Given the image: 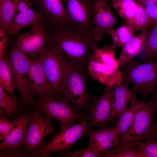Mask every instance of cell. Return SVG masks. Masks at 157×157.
I'll list each match as a JSON object with an SVG mask.
<instances>
[{
    "mask_svg": "<svg viewBox=\"0 0 157 157\" xmlns=\"http://www.w3.org/2000/svg\"><path fill=\"white\" fill-rule=\"evenodd\" d=\"M51 40L69 60L87 68L93 51L99 47L89 34L69 28L50 29Z\"/></svg>",
    "mask_w": 157,
    "mask_h": 157,
    "instance_id": "6da1fadb",
    "label": "cell"
},
{
    "mask_svg": "<svg viewBox=\"0 0 157 157\" xmlns=\"http://www.w3.org/2000/svg\"><path fill=\"white\" fill-rule=\"evenodd\" d=\"M66 58L64 62L60 100L71 102L88 116L91 95L87 89V70Z\"/></svg>",
    "mask_w": 157,
    "mask_h": 157,
    "instance_id": "7a4b0ae2",
    "label": "cell"
},
{
    "mask_svg": "<svg viewBox=\"0 0 157 157\" xmlns=\"http://www.w3.org/2000/svg\"><path fill=\"white\" fill-rule=\"evenodd\" d=\"M124 80L131 84L132 89L146 99L157 86V60L148 62L133 59L121 67Z\"/></svg>",
    "mask_w": 157,
    "mask_h": 157,
    "instance_id": "3957f363",
    "label": "cell"
},
{
    "mask_svg": "<svg viewBox=\"0 0 157 157\" xmlns=\"http://www.w3.org/2000/svg\"><path fill=\"white\" fill-rule=\"evenodd\" d=\"M9 56L14 85L18 92L19 100L27 110L39 108L38 101L32 93L29 86V56L13 47Z\"/></svg>",
    "mask_w": 157,
    "mask_h": 157,
    "instance_id": "277c9868",
    "label": "cell"
},
{
    "mask_svg": "<svg viewBox=\"0 0 157 157\" xmlns=\"http://www.w3.org/2000/svg\"><path fill=\"white\" fill-rule=\"evenodd\" d=\"M39 102V113L45 114L61 124V129L67 128L75 123L81 122L88 116L80 109L69 102L57 100L53 98L37 99Z\"/></svg>",
    "mask_w": 157,
    "mask_h": 157,
    "instance_id": "5b68a950",
    "label": "cell"
},
{
    "mask_svg": "<svg viewBox=\"0 0 157 157\" xmlns=\"http://www.w3.org/2000/svg\"><path fill=\"white\" fill-rule=\"evenodd\" d=\"M91 119L89 115L80 123L61 129L55 133L43 147L31 153L35 157H48L53 152L69 150L78 140L87 136L89 123Z\"/></svg>",
    "mask_w": 157,
    "mask_h": 157,
    "instance_id": "8992f818",
    "label": "cell"
},
{
    "mask_svg": "<svg viewBox=\"0 0 157 157\" xmlns=\"http://www.w3.org/2000/svg\"><path fill=\"white\" fill-rule=\"evenodd\" d=\"M52 88L54 98L59 101L63 66L67 58L51 40L38 55Z\"/></svg>",
    "mask_w": 157,
    "mask_h": 157,
    "instance_id": "52a82bcc",
    "label": "cell"
},
{
    "mask_svg": "<svg viewBox=\"0 0 157 157\" xmlns=\"http://www.w3.org/2000/svg\"><path fill=\"white\" fill-rule=\"evenodd\" d=\"M68 21L76 32L89 34L94 28L92 22L94 0H64Z\"/></svg>",
    "mask_w": 157,
    "mask_h": 157,
    "instance_id": "ba28073f",
    "label": "cell"
},
{
    "mask_svg": "<svg viewBox=\"0 0 157 157\" xmlns=\"http://www.w3.org/2000/svg\"><path fill=\"white\" fill-rule=\"evenodd\" d=\"M37 109L31 108L14 120V124L6 138L0 144L3 154H11L23 150L28 129Z\"/></svg>",
    "mask_w": 157,
    "mask_h": 157,
    "instance_id": "9c48e42d",
    "label": "cell"
},
{
    "mask_svg": "<svg viewBox=\"0 0 157 157\" xmlns=\"http://www.w3.org/2000/svg\"><path fill=\"white\" fill-rule=\"evenodd\" d=\"M51 41L50 28L43 23L35 25L30 31L19 35L13 47L29 56H35Z\"/></svg>",
    "mask_w": 157,
    "mask_h": 157,
    "instance_id": "30bf717a",
    "label": "cell"
},
{
    "mask_svg": "<svg viewBox=\"0 0 157 157\" xmlns=\"http://www.w3.org/2000/svg\"><path fill=\"white\" fill-rule=\"evenodd\" d=\"M157 112V99L151 96L135 116L129 130L122 139L140 142L146 140Z\"/></svg>",
    "mask_w": 157,
    "mask_h": 157,
    "instance_id": "8fae6325",
    "label": "cell"
},
{
    "mask_svg": "<svg viewBox=\"0 0 157 157\" xmlns=\"http://www.w3.org/2000/svg\"><path fill=\"white\" fill-rule=\"evenodd\" d=\"M31 0L32 5L51 29L67 27L74 29L67 16L64 0Z\"/></svg>",
    "mask_w": 157,
    "mask_h": 157,
    "instance_id": "7c38bea8",
    "label": "cell"
},
{
    "mask_svg": "<svg viewBox=\"0 0 157 157\" xmlns=\"http://www.w3.org/2000/svg\"><path fill=\"white\" fill-rule=\"evenodd\" d=\"M52 118L48 115L44 116L37 112L32 119L24 145V149L29 152L41 148L45 145V137L55 133Z\"/></svg>",
    "mask_w": 157,
    "mask_h": 157,
    "instance_id": "4fadbf2b",
    "label": "cell"
},
{
    "mask_svg": "<svg viewBox=\"0 0 157 157\" xmlns=\"http://www.w3.org/2000/svg\"><path fill=\"white\" fill-rule=\"evenodd\" d=\"M115 86L106 85L104 92L100 96L91 95L88 109V115L91 117L89 128L96 126L102 128L110 121Z\"/></svg>",
    "mask_w": 157,
    "mask_h": 157,
    "instance_id": "5bb4252c",
    "label": "cell"
},
{
    "mask_svg": "<svg viewBox=\"0 0 157 157\" xmlns=\"http://www.w3.org/2000/svg\"><path fill=\"white\" fill-rule=\"evenodd\" d=\"M29 56L28 82L32 93L36 99L54 98L52 87L38 55Z\"/></svg>",
    "mask_w": 157,
    "mask_h": 157,
    "instance_id": "9a60e30c",
    "label": "cell"
},
{
    "mask_svg": "<svg viewBox=\"0 0 157 157\" xmlns=\"http://www.w3.org/2000/svg\"><path fill=\"white\" fill-rule=\"evenodd\" d=\"M86 69L93 79L105 86H114L124 81L121 70L114 64L93 55Z\"/></svg>",
    "mask_w": 157,
    "mask_h": 157,
    "instance_id": "2e32d148",
    "label": "cell"
},
{
    "mask_svg": "<svg viewBox=\"0 0 157 157\" xmlns=\"http://www.w3.org/2000/svg\"><path fill=\"white\" fill-rule=\"evenodd\" d=\"M107 2L94 0L92 20L94 28L89 34L97 41L103 40L105 34L110 35V31L118 23Z\"/></svg>",
    "mask_w": 157,
    "mask_h": 157,
    "instance_id": "e0dca14e",
    "label": "cell"
},
{
    "mask_svg": "<svg viewBox=\"0 0 157 157\" xmlns=\"http://www.w3.org/2000/svg\"><path fill=\"white\" fill-rule=\"evenodd\" d=\"M17 4L16 12L7 31L9 37L16 35L26 27L45 23L40 15L31 8V3L22 1Z\"/></svg>",
    "mask_w": 157,
    "mask_h": 157,
    "instance_id": "ac0fdd59",
    "label": "cell"
},
{
    "mask_svg": "<svg viewBox=\"0 0 157 157\" xmlns=\"http://www.w3.org/2000/svg\"><path fill=\"white\" fill-rule=\"evenodd\" d=\"M129 85L124 80L115 85L110 121L118 120L121 114L129 106H133L139 101L137 93L130 88Z\"/></svg>",
    "mask_w": 157,
    "mask_h": 157,
    "instance_id": "d6986e66",
    "label": "cell"
},
{
    "mask_svg": "<svg viewBox=\"0 0 157 157\" xmlns=\"http://www.w3.org/2000/svg\"><path fill=\"white\" fill-rule=\"evenodd\" d=\"M87 136L89 139V145L99 153L119 146L121 143V139L116 134L114 126L108 127L105 126L96 130L89 128Z\"/></svg>",
    "mask_w": 157,
    "mask_h": 157,
    "instance_id": "ffe728a7",
    "label": "cell"
},
{
    "mask_svg": "<svg viewBox=\"0 0 157 157\" xmlns=\"http://www.w3.org/2000/svg\"><path fill=\"white\" fill-rule=\"evenodd\" d=\"M149 30L142 31L122 47L120 54L117 59L120 67L124 66L140 53L145 45Z\"/></svg>",
    "mask_w": 157,
    "mask_h": 157,
    "instance_id": "44dd1931",
    "label": "cell"
},
{
    "mask_svg": "<svg viewBox=\"0 0 157 157\" xmlns=\"http://www.w3.org/2000/svg\"><path fill=\"white\" fill-rule=\"evenodd\" d=\"M27 110L17 96L8 95L0 85V115L9 119L23 114Z\"/></svg>",
    "mask_w": 157,
    "mask_h": 157,
    "instance_id": "7402d4cb",
    "label": "cell"
},
{
    "mask_svg": "<svg viewBox=\"0 0 157 157\" xmlns=\"http://www.w3.org/2000/svg\"><path fill=\"white\" fill-rule=\"evenodd\" d=\"M146 102L145 99L142 98L137 104L127 108L121 114L117 124L114 126L115 131L119 138L130 129L135 116Z\"/></svg>",
    "mask_w": 157,
    "mask_h": 157,
    "instance_id": "603a6c76",
    "label": "cell"
},
{
    "mask_svg": "<svg viewBox=\"0 0 157 157\" xmlns=\"http://www.w3.org/2000/svg\"><path fill=\"white\" fill-rule=\"evenodd\" d=\"M0 85L12 97L16 96L15 94L13 73L9 54H5L0 58Z\"/></svg>",
    "mask_w": 157,
    "mask_h": 157,
    "instance_id": "cb8c5ba5",
    "label": "cell"
},
{
    "mask_svg": "<svg viewBox=\"0 0 157 157\" xmlns=\"http://www.w3.org/2000/svg\"><path fill=\"white\" fill-rule=\"evenodd\" d=\"M138 61L148 62L157 60V24L149 29L144 47Z\"/></svg>",
    "mask_w": 157,
    "mask_h": 157,
    "instance_id": "d4e9b609",
    "label": "cell"
},
{
    "mask_svg": "<svg viewBox=\"0 0 157 157\" xmlns=\"http://www.w3.org/2000/svg\"><path fill=\"white\" fill-rule=\"evenodd\" d=\"M120 145L137 150L143 157H157V139H147L144 142H137L121 139Z\"/></svg>",
    "mask_w": 157,
    "mask_h": 157,
    "instance_id": "484cf974",
    "label": "cell"
},
{
    "mask_svg": "<svg viewBox=\"0 0 157 157\" xmlns=\"http://www.w3.org/2000/svg\"><path fill=\"white\" fill-rule=\"evenodd\" d=\"M123 24L132 26L137 31L141 32L149 30L154 25L144 7L138 3L135 14Z\"/></svg>",
    "mask_w": 157,
    "mask_h": 157,
    "instance_id": "4316f807",
    "label": "cell"
},
{
    "mask_svg": "<svg viewBox=\"0 0 157 157\" xmlns=\"http://www.w3.org/2000/svg\"><path fill=\"white\" fill-rule=\"evenodd\" d=\"M137 31L134 27L127 25L115 29H112L110 33V36H111L113 40L112 46L116 49L123 47L135 36Z\"/></svg>",
    "mask_w": 157,
    "mask_h": 157,
    "instance_id": "83f0119b",
    "label": "cell"
},
{
    "mask_svg": "<svg viewBox=\"0 0 157 157\" xmlns=\"http://www.w3.org/2000/svg\"><path fill=\"white\" fill-rule=\"evenodd\" d=\"M17 9V4L12 0H0V27L7 31Z\"/></svg>",
    "mask_w": 157,
    "mask_h": 157,
    "instance_id": "f1b7e54d",
    "label": "cell"
},
{
    "mask_svg": "<svg viewBox=\"0 0 157 157\" xmlns=\"http://www.w3.org/2000/svg\"><path fill=\"white\" fill-rule=\"evenodd\" d=\"M110 6L117 11L119 16L126 20L136 12L138 3L135 0H112Z\"/></svg>",
    "mask_w": 157,
    "mask_h": 157,
    "instance_id": "f546056e",
    "label": "cell"
},
{
    "mask_svg": "<svg viewBox=\"0 0 157 157\" xmlns=\"http://www.w3.org/2000/svg\"><path fill=\"white\" fill-rule=\"evenodd\" d=\"M99 157H143V156L137 150L119 145L111 150L100 153Z\"/></svg>",
    "mask_w": 157,
    "mask_h": 157,
    "instance_id": "4dcf8cb0",
    "label": "cell"
},
{
    "mask_svg": "<svg viewBox=\"0 0 157 157\" xmlns=\"http://www.w3.org/2000/svg\"><path fill=\"white\" fill-rule=\"evenodd\" d=\"M51 154L61 157H99V153L91 146L83 149L78 151L69 150L53 152Z\"/></svg>",
    "mask_w": 157,
    "mask_h": 157,
    "instance_id": "1f68e13d",
    "label": "cell"
},
{
    "mask_svg": "<svg viewBox=\"0 0 157 157\" xmlns=\"http://www.w3.org/2000/svg\"><path fill=\"white\" fill-rule=\"evenodd\" d=\"M14 122H11L9 119L0 115V141L4 139L13 126Z\"/></svg>",
    "mask_w": 157,
    "mask_h": 157,
    "instance_id": "d6a6232c",
    "label": "cell"
},
{
    "mask_svg": "<svg viewBox=\"0 0 157 157\" xmlns=\"http://www.w3.org/2000/svg\"><path fill=\"white\" fill-rule=\"evenodd\" d=\"M7 30L0 27V58L4 54L8 42Z\"/></svg>",
    "mask_w": 157,
    "mask_h": 157,
    "instance_id": "836d02e7",
    "label": "cell"
},
{
    "mask_svg": "<svg viewBox=\"0 0 157 157\" xmlns=\"http://www.w3.org/2000/svg\"><path fill=\"white\" fill-rule=\"evenodd\" d=\"M144 7L154 25L157 24V3Z\"/></svg>",
    "mask_w": 157,
    "mask_h": 157,
    "instance_id": "e575fe53",
    "label": "cell"
},
{
    "mask_svg": "<svg viewBox=\"0 0 157 157\" xmlns=\"http://www.w3.org/2000/svg\"><path fill=\"white\" fill-rule=\"evenodd\" d=\"M0 157H35V156L32 153L29 152L24 149L17 153L0 155Z\"/></svg>",
    "mask_w": 157,
    "mask_h": 157,
    "instance_id": "d590c367",
    "label": "cell"
},
{
    "mask_svg": "<svg viewBox=\"0 0 157 157\" xmlns=\"http://www.w3.org/2000/svg\"><path fill=\"white\" fill-rule=\"evenodd\" d=\"M156 121L154 123L148 135L146 140L149 139L156 140L157 139V114L156 115Z\"/></svg>",
    "mask_w": 157,
    "mask_h": 157,
    "instance_id": "8d00e7d4",
    "label": "cell"
},
{
    "mask_svg": "<svg viewBox=\"0 0 157 157\" xmlns=\"http://www.w3.org/2000/svg\"><path fill=\"white\" fill-rule=\"evenodd\" d=\"M139 4L144 7L148 4L157 3V0H135Z\"/></svg>",
    "mask_w": 157,
    "mask_h": 157,
    "instance_id": "74e56055",
    "label": "cell"
},
{
    "mask_svg": "<svg viewBox=\"0 0 157 157\" xmlns=\"http://www.w3.org/2000/svg\"><path fill=\"white\" fill-rule=\"evenodd\" d=\"M31 0H13V1L16 4H17L20 2L22 1H25L29 3H31Z\"/></svg>",
    "mask_w": 157,
    "mask_h": 157,
    "instance_id": "f35d334b",
    "label": "cell"
},
{
    "mask_svg": "<svg viewBox=\"0 0 157 157\" xmlns=\"http://www.w3.org/2000/svg\"><path fill=\"white\" fill-rule=\"evenodd\" d=\"M152 96L157 99V88L156 89L154 92L152 94Z\"/></svg>",
    "mask_w": 157,
    "mask_h": 157,
    "instance_id": "ab89813d",
    "label": "cell"
},
{
    "mask_svg": "<svg viewBox=\"0 0 157 157\" xmlns=\"http://www.w3.org/2000/svg\"><path fill=\"white\" fill-rule=\"evenodd\" d=\"M104 0V1H108V0H110V1H111L112 0Z\"/></svg>",
    "mask_w": 157,
    "mask_h": 157,
    "instance_id": "60d3db41",
    "label": "cell"
}]
</instances>
